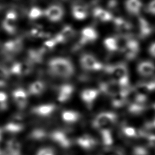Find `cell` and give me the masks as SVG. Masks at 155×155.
<instances>
[{
  "label": "cell",
  "instance_id": "cell-1",
  "mask_svg": "<svg viewBox=\"0 0 155 155\" xmlns=\"http://www.w3.org/2000/svg\"><path fill=\"white\" fill-rule=\"evenodd\" d=\"M48 71L53 76L68 79L74 73V67L70 59L64 57H54L47 63Z\"/></svg>",
  "mask_w": 155,
  "mask_h": 155
},
{
  "label": "cell",
  "instance_id": "cell-2",
  "mask_svg": "<svg viewBox=\"0 0 155 155\" xmlns=\"http://www.w3.org/2000/svg\"><path fill=\"white\" fill-rule=\"evenodd\" d=\"M103 70L110 76L111 81L120 87H129V73L127 65L124 62L105 65Z\"/></svg>",
  "mask_w": 155,
  "mask_h": 155
},
{
  "label": "cell",
  "instance_id": "cell-3",
  "mask_svg": "<svg viewBox=\"0 0 155 155\" xmlns=\"http://www.w3.org/2000/svg\"><path fill=\"white\" fill-rule=\"evenodd\" d=\"M117 119L116 113L111 111H104L97 114L92 122L93 127L99 131L110 129Z\"/></svg>",
  "mask_w": 155,
  "mask_h": 155
},
{
  "label": "cell",
  "instance_id": "cell-4",
  "mask_svg": "<svg viewBox=\"0 0 155 155\" xmlns=\"http://www.w3.org/2000/svg\"><path fill=\"white\" fill-rule=\"evenodd\" d=\"M79 62L81 67L89 71L103 70L104 65L97 58L90 53H84L80 57Z\"/></svg>",
  "mask_w": 155,
  "mask_h": 155
},
{
  "label": "cell",
  "instance_id": "cell-5",
  "mask_svg": "<svg viewBox=\"0 0 155 155\" xmlns=\"http://www.w3.org/2000/svg\"><path fill=\"white\" fill-rule=\"evenodd\" d=\"M140 50V47L138 40L131 36L122 48L120 52L123 54L125 59L133 61L137 58Z\"/></svg>",
  "mask_w": 155,
  "mask_h": 155
},
{
  "label": "cell",
  "instance_id": "cell-6",
  "mask_svg": "<svg viewBox=\"0 0 155 155\" xmlns=\"http://www.w3.org/2000/svg\"><path fill=\"white\" fill-rule=\"evenodd\" d=\"M48 137L50 139L62 148H68L72 145L71 137L65 131L61 130H55L51 131Z\"/></svg>",
  "mask_w": 155,
  "mask_h": 155
},
{
  "label": "cell",
  "instance_id": "cell-7",
  "mask_svg": "<svg viewBox=\"0 0 155 155\" xmlns=\"http://www.w3.org/2000/svg\"><path fill=\"white\" fill-rule=\"evenodd\" d=\"M33 65L31 62L27 59L25 61L13 63L8 70L10 74L22 76L30 73L33 70Z\"/></svg>",
  "mask_w": 155,
  "mask_h": 155
},
{
  "label": "cell",
  "instance_id": "cell-8",
  "mask_svg": "<svg viewBox=\"0 0 155 155\" xmlns=\"http://www.w3.org/2000/svg\"><path fill=\"white\" fill-rule=\"evenodd\" d=\"M2 28L10 35L16 33L18 27V13L15 10H9L2 23Z\"/></svg>",
  "mask_w": 155,
  "mask_h": 155
},
{
  "label": "cell",
  "instance_id": "cell-9",
  "mask_svg": "<svg viewBox=\"0 0 155 155\" xmlns=\"http://www.w3.org/2000/svg\"><path fill=\"white\" fill-rule=\"evenodd\" d=\"M25 128L24 118L21 114L13 116L4 125V130L8 133L17 134Z\"/></svg>",
  "mask_w": 155,
  "mask_h": 155
},
{
  "label": "cell",
  "instance_id": "cell-10",
  "mask_svg": "<svg viewBox=\"0 0 155 155\" xmlns=\"http://www.w3.org/2000/svg\"><path fill=\"white\" fill-rule=\"evenodd\" d=\"M44 16L49 21L57 22L63 18L64 16V8L58 4H51L43 10Z\"/></svg>",
  "mask_w": 155,
  "mask_h": 155
},
{
  "label": "cell",
  "instance_id": "cell-11",
  "mask_svg": "<svg viewBox=\"0 0 155 155\" xmlns=\"http://www.w3.org/2000/svg\"><path fill=\"white\" fill-rule=\"evenodd\" d=\"M23 39L18 37L7 41L3 45V50L7 56H12L20 53L23 48Z\"/></svg>",
  "mask_w": 155,
  "mask_h": 155
},
{
  "label": "cell",
  "instance_id": "cell-12",
  "mask_svg": "<svg viewBox=\"0 0 155 155\" xmlns=\"http://www.w3.org/2000/svg\"><path fill=\"white\" fill-rule=\"evenodd\" d=\"M138 37L140 39H145L150 37L153 33V27L144 17L139 15L137 16Z\"/></svg>",
  "mask_w": 155,
  "mask_h": 155
},
{
  "label": "cell",
  "instance_id": "cell-13",
  "mask_svg": "<svg viewBox=\"0 0 155 155\" xmlns=\"http://www.w3.org/2000/svg\"><path fill=\"white\" fill-rule=\"evenodd\" d=\"M56 105L54 104H44L36 105L32 108L31 113L39 117H48L51 116L56 110Z\"/></svg>",
  "mask_w": 155,
  "mask_h": 155
},
{
  "label": "cell",
  "instance_id": "cell-14",
  "mask_svg": "<svg viewBox=\"0 0 155 155\" xmlns=\"http://www.w3.org/2000/svg\"><path fill=\"white\" fill-rule=\"evenodd\" d=\"M98 38V33L93 27L83 28L80 34L79 45H85L95 42Z\"/></svg>",
  "mask_w": 155,
  "mask_h": 155
},
{
  "label": "cell",
  "instance_id": "cell-15",
  "mask_svg": "<svg viewBox=\"0 0 155 155\" xmlns=\"http://www.w3.org/2000/svg\"><path fill=\"white\" fill-rule=\"evenodd\" d=\"M131 93L130 87L123 88L111 96V105L114 108H120L127 102L128 97Z\"/></svg>",
  "mask_w": 155,
  "mask_h": 155
},
{
  "label": "cell",
  "instance_id": "cell-16",
  "mask_svg": "<svg viewBox=\"0 0 155 155\" xmlns=\"http://www.w3.org/2000/svg\"><path fill=\"white\" fill-rule=\"evenodd\" d=\"M115 30L120 35H131L133 30L132 24L125 19L117 16L114 17L112 21Z\"/></svg>",
  "mask_w": 155,
  "mask_h": 155
},
{
  "label": "cell",
  "instance_id": "cell-17",
  "mask_svg": "<svg viewBox=\"0 0 155 155\" xmlns=\"http://www.w3.org/2000/svg\"><path fill=\"white\" fill-rule=\"evenodd\" d=\"M100 93H101L98 89L87 88L81 91L80 97L85 105L88 108H91Z\"/></svg>",
  "mask_w": 155,
  "mask_h": 155
},
{
  "label": "cell",
  "instance_id": "cell-18",
  "mask_svg": "<svg viewBox=\"0 0 155 155\" xmlns=\"http://www.w3.org/2000/svg\"><path fill=\"white\" fill-rule=\"evenodd\" d=\"M12 98L19 109H24L28 104V93L22 88L14 90L12 93Z\"/></svg>",
  "mask_w": 155,
  "mask_h": 155
},
{
  "label": "cell",
  "instance_id": "cell-19",
  "mask_svg": "<svg viewBox=\"0 0 155 155\" xmlns=\"http://www.w3.org/2000/svg\"><path fill=\"white\" fill-rule=\"evenodd\" d=\"M74 88L69 84H65L60 85L57 90V99L61 103L68 101L72 96Z\"/></svg>",
  "mask_w": 155,
  "mask_h": 155
},
{
  "label": "cell",
  "instance_id": "cell-20",
  "mask_svg": "<svg viewBox=\"0 0 155 155\" xmlns=\"http://www.w3.org/2000/svg\"><path fill=\"white\" fill-rule=\"evenodd\" d=\"M122 88H123L120 87L119 85L112 81H110L101 82L99 85L98 90L100 93L111 97L117 92L119 91Z\"/></svg>",
  "mask_w": 155,
  "mask_h": 155
},
{
  "label": "cell",
  "instance_id": "cell-21",
  "mask_svg": "<svg viewBox=\"0 0 155 155\" xmlns=\"http://www.w3.org/2000/svg\"><path fill=\"white\" fill-rule=\"evenodd\" d=\"M76 144L85 150H91L97 146V140L89 134H83L76 139Z\"/></svg>",
  "mask_w": 155,
  "mask_h": 155
},
{
  "label": "cell",
  "instance_id": "cell-22",
  "mask_svg": "<svg viewBox=\"0 0 155 155\" xmlns=\"http://www.w3.org/2000/svg\"><path fill=\"white\" fill-rule=\"evenodd\" d=\"M137 71L142 77H149L155 72V64L151 61H142L137 64Z\"/></svg>",
  "mask_w": 155,
  "mask_h": 155
},
{
  "label": "cell",
  "instance_id": "cell-23",
  "mask_svg": "<svg viewBox=\"0 0 155 155\" xmlns=\"http://www.w3.org/2000/svg\"><path fill=\"white\" fill-rule=\"evenodd\" d=\"M93 18L101 22H108L112 21L114 19L113 13L109 10L102 7H97L92 12Z\"/></svg>",
  "mask_w": 155,
  "mask_h": 155
},
{
  "label": "cell",
  "instance_id": "cell-24",
  "mask_svg": "<svg viewBox=\"0 0 155 155\" xmlns=\"http://www.w3.org/2000/svg\"><path fill=\"white\" fill-rule=\"evenodd\" d=\"M75 34L76 31L74 28L69 25H67L64 26L54 36V38L58 44L65 43L73 38Z\"/></svg>",
  "mask_w": 155,
  "mask_h": 155
},
{
  "label": "cell",
  "instance_id": "cell-25",
  "mask_svg": "<svg viewBox=\"0 0 155 155\" xmlns=\"http://www.w3.org/2000/svg\"><path fill=\"white\" fill-rule=\"evenodd\" d=\"M142 0H125V8L126 11L132 16H139L142 9Z\"/></svg>",
  "mask_w": 155,
  "mask_h": 155
},
{
  "label": "cell",
  "instance_id": "cell-26",
  "mask_svg": "<svg viewBox=\"0 0 155 155\" xmlns=\"http://www.w3.org/2000/svg\"><path fill=\"white\" fill-rule=\"evenodd\" d=\"M71 12L74 19L78 21H83L88 16V10L85 5L74 4L71 6Z\"/></svg>",
  "mask_w": 155,
  "mask_h": 155
},
{
  "label": "cell",
  "instance_id": "cell-27",
  "mask_svg": "<svg viewBox=\"0 0 155 155\" xmlns=\"http://www.w3.org/2000/svg\"><path fill=\"white\" fill-rule=\"evenodd\" d=\"M5 151L7 155H21V143L16 139H10L6 143Z\"/></svg>",
  "mask_w": 155,
  "mask_h": 155
},
{
  "label": "cell",
  "instance_id": "cell-28",
  "mask_svg": "<svg viewBox=\"0 0 155 155\" xmlns=\"http://www.w3.org/2000/svg\"><path fill=\"white\" fill-rule=\"evenodd\" d=\"M81 117L80 113L76 111L71 110H64L61 113V118L62 120L69 124H75L78 122Z\"/></svg>",
  "mask_w": 155,
  "mask_h": 155
},
{
  "label": "cell",
  "instance_id": "cell-29",
  "mask_svg": "<svg viewBox=\"0 0 155 155\" xmlns=\"http://www.w3.org/2000/svg\"><path fill=\"white\" fill-rule=\"evenodd\" d=\"M45 89V84L42 81H35L31 82L28 88V94L32 96H39L44 93Z\"/></svg>",
  "mask_w": 155,
  "mask_h": 155
},
{
  "label": "cell",
  "instance_id": "cell-30",
  "mask_svg": "<svg viewBox=\"0 0 155 155\" xmlns=\"http://www.w3.org/2000/svg\"><path fill=\"white\" fill-rule=\"evenodd\" d=\"M121 131L124 136L128 138H134L144 136L143 131H139L132 126L127 125H124L122 127Z\"/></svg>",
  "mask_w": 155,
  "mask_h": 155
},
{
  "label": "cell",
  "instance_id": "cell-31",
  "mask_svg": "<svg viewBox=\"0 0 155 155\" xmlns=\"http://www.w3.org/2000/svg\"><path fill=\"white\" fill-rule=\"evenodd\" d=\"M103 44L105 48L110 53H113L119 51L117 41L115 36L106 38L104 40Z\"/></svg>",
  "mask_w": 155,
  "mask_h": 155
},
{
  "label": "cell",
  "instance_id": "cell-32",
  "mask_svg": "<svg viewBox=\"0 0 155 155\" xmlns=\"http://www.w3.org/2000/svg\"><path fill=\"white\" fill-rule=\"evenodd\" d=\"M99 132L103 144L106 147L111 146L114 141L111 128L102 130Z\"/></svg>",
  "mask_w": 155,
  "mask_h": 155
},
{
  "label": "cell",
  "instance_id": "cell-33",
  "mask_svg": "<svg viewBox=\"0 0 155 155\" xmlns=\"http://www.w3.org/2000/svg\"><path fill=\"white\" fill-rule=\"evenodd\" d=\"M47 136V133L45 130L42 128H37L33 130L29 134V138L33 140L40 141L45 139Z\"/></svg>",
  "mask_w": 155,
  "mask_h": 155
},
{
  "label": "cell",
  "instance_id": "cell-34",
  "mask_svg": "<svg viewBox=\"0 0 155 155\" xmlns=\"http://www.w3.org/2000/svg\"><path fill=\"white\" fill-rule=\"evenodd\" d=\"M44 16V11L38 7H33L28 13V17L31 21H35Z\"/></svg>",
  "mask_w": 155,
  "mask_h": 155
},
{
  "label": "cell",
  "instance_id": "cell-35",
  "mask_svg": "<svg viewBox=\"0 0 155 155\" xmlns=\"http://www.w3.org/2000/svg\"><path fill=\"white\" fill-rule=\"evenodd\" d=\"M29 35L33 38H43L45 36V31L44 30V28L41 27V25H36L33 26L29 31Z\"/></svg>",
  "mask_w": 155,
  "mask_h": 155
},
{
  "label": "cell",
  "instance_id": "cell-36",
  "mask_svg": "<svg viewBox=\"0 0 155 155\" xmlns=\"http://www.w3.org/2000/svg\"><path fill=\"white\" fill-rule=\"evenodd\" d=\"M9 75L8 69L0 65V88L4 87L6 85Z\"/></svg>",
  "mask_w": 155,
  "mask_h": 155
},
{
  "label": "cell",
  "instance_id": "cell-37",
  "mask_svg": "<svg viewBox=\"0 0 155 155\" xmlns=\"http://www.w3.org/2000/svg\"><path fill=\"white\" fill-rule=\"evenodd\" d=\"M8 108V96L4 91H0V111H4Z\"/></svg>",
  "mask_w": 155,
  "mask_h": 155
},
{
  "label": "cell",
  "instance_id": "cell-38",
  "mask_svg": "<svg viewBox=\"0 0 155 155\" xmlns=\"http://www.w3.org/2000/svg\"><path fill=\"white\" fill-rule=\"evenodd\" d=\"M134 155H148V150L143 146H136L133 149Z\"/></svg>",
  "mask_w": 155,
  "mask_h": 155
},
{
  "label": "cell",
  "instance_id": "cell-39",
  "mask_svg": "<svg viewBox=\"0 0 155 155\" xmlns=\"http://www.w3.org/2000/svg\"><path fill=\"white\" fill-rule=\"evenodd\" d=\"M36 155H55V153L52 148L50 147H44L39 150Z\"/></svg>",
  "mask_w": 155,
  "mask_h": 155
},
{
  "label": "cell",
  "instance_id": "cell-40",
  "mask_svg": "<svg viewBox=\"0 0 155 155\" xmlns=\"http://www.w3.org/2000/svg\"><path fill=\"white\" fill-rule=\"evenodd\" d=\"M145 10L147 13L155 16V0L150 1L146 5Z\"/></svg>",
  "mask_w": 155,
  "mask_h": 155
},
{
  "label": "cell",
  "instance_id": "cell-41",
  "mask_svg": "<svg viewBox=\"0 0 155 155\" xmlns=\"http://www.w3.org/2000/svg\"><path fill=\"white\" fill-rule=\"evenodd\" d=\"M148 145L151 148H155V135L154 134H145Z\"/></svg>",
  "mask_w": 155,
  "mask_h": 155
},
{
  "label": "cell",
  "instance_id": "cell-42",
  "mask_svg": "<svg viewBox=\"0 0 155 155\" xmlns=\"http://www.w3.org/2000/svg\"><path fill=\"white\" fill-rule=\"evenodd\" d=\"M148 53L151 56L155 58V42L151 43L148 47Z\"/></svg>",
  "mask_w": 155,
  "mask_h": 155
},
{
  "label": "cell",
  "instance_id": "cell-43",
  "mask_svg": "<svg viewBox=\"0 0 155 155\" xmlns=\"http://www.w3.org/2000/svg\"><path fill=\"white\" fill-rule=\"evenodd\" d=\"M147 127H148V128H155V117L151 122H149L147 125Z\"/></svg>",
  "mask_w": 155,
  "mask_h": 155
},
{
  "label": "cell",
  "instance_id": "cell-44",
  "mask_svg": "<svg viewBox=\"0 0 155 155\" xmlns=\"http://www.w3.org/2000/svg\"><path fill=\"white\" fill-rule=\"evenodd\" d=\"M1 138H2V130L0 128V141L1 140Z\"/></svg>",
  "mask_w": 155,
  "mask_h": 155
}]
</instances>
